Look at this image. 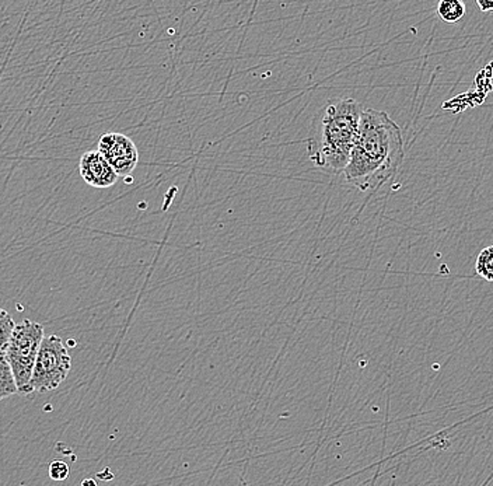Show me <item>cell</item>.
<instances>
[{
  "label": "cell",
  "mask_w": 493,
  "mask_h": 486,
  "mask_svg": "<svg viewBox=\"0 0 493 486\" xmlns=\"http://www.w3.org/2000/svg\"><path fill=\"white\" fill-rule=\"evenodd\" d=\"M82 486H97V482L94 480H84Z\"/></svg>",
  "instance_id": "13"
},
{
  "label": "cell",
  "mask_w": 493,
  "mask_h": 486,
  "mask_svg": "<svg viewBox=\"0 0 493 486\" xmlns=\"http://www.w3.org/2000/svg\"><path fill=\"white\" fill-rule=\"evenodd\" d=\"M71 369L72 357L63 341L58 335L45 336L31 377V391L43 394L55 390L65 382Z\"/></svg>",
  "instance_id": "4"
},
{
  "label": "cell",
  "mask_w": 493,
  "mask_h": 486,
  "mask_svg": "<svg viewBox=\"0 0 493 486\" xmlns=\"http://www.w3.org/2000/svg\"><path fill=\"white\" fill-rule=\"evenodd\" d=\"M439 17L449 24H456L466 15V5L461 0H441L438 5Z\"/></svg>",
  "instance_id": "8"
},
{
  "label": "cell",
  "mask_w": 493,
  "mask_h": 486,
  "mask_svg": "<svg viewBox=\"0 0 493 486\" xmlns=\"http://www.w3.org/2000/svg\"><path fill=\"white\" fill-rule=\"evenodd\" d=\"M44 338V326L40 323L23 320L22 323L15 324L5 352L12 367L15 384L19 388V394L27 395L33 393L31 377Z\"/></svg>",
  "instance_id": "3"
},
{
  "label": "cell",
  "mask_w": 493,
  "mask_h": 486,
  "mask_svg": "<svg viewBox=\"0 0 493 486\" xmlns=\"http://www.w3.org/2000/svg\"><path fill=\"white\" fill-rule=\"evenodd\" d=\"M15 323L6 310L0 307V351L6 349L10 336L14 331Z\"/></svg>",
  "instance_id": "10"
},
{
  "label": "cell",
  "mask_w": 493,
  "mask_h": 486,
  "mask_svg": "<svg viewBox=\"0 0 493 486\" xmlns=\"http://www.w3.org/2000/svg\"><path fill=\"white\" fill-rule=\"evenodd\" d=\"M79 171H81L82 179L86 184L92 188H99V190L112 187L120 179L117 172L102 158L99 151H86L82 156Z\"/></svg>",
  "instance_id": "6"
},
{
  "label": "cell",
  "mask_w": 493,
  "mask_h": 486,
  "mask_svg": "<svg viewBox=\"0 0 493 486\" xmlns=\"http://www.w3.org/2000/svg\"><path fill=\"white\" fill-rule=\"evenodd\" d=\"M477 5L482 13L493 12V0H478Z\"/></svg>",
  "instance_id": "12"
},
{
  "label": "cell",
  "mask_w": 493,
  "mask_h": 486,
  "mask_svg": "<svg viewBox=\"0 0 493 486\" xmlns=\"http://www.w3.org/2000/svg\"><path fill=\"white\" fill-rule=\"evenodd\" d=\"M97 151L114 169L118 177H130L138 166V148L132 139L123 133H104L100 138Z\"/></svg>",
  "instance_id": "5"
},
{
  "label": "cell",
  "mask_w": 493,
  "mask_h": 486,
  "mask_svg": "<svg viewBox=\"0 0 493 486\" xmlns=\"http://www.w3.org/2000/svg\"><path fill=\"white\" fill-rule=\"evenodd\" d=\"M363 107L353 99L331 100L308 138V159L328 174H343L358 139Z\"/></svg>",
  "instance_id": "2"
},
{
  "label": "cell",
  "mask_w": 493,
  "mask_h": 486,
  "mask_svg": "<svg viewBox=\"0 0 493 486\" xmlns=\"http://www.w3.org/2000/svg\"><path fill=\"white\" fill-rule=\"evenodd\" d=\"M69 465L62 460H53L50 465V478L53 481H65L69 477Z\"/></svg>",
  "instance_id": "11"
},
{
  "label": "cell",
  "mask_w": 493,
  "mask_h": 486,
  "mask_svg": "<svg viewBox=\"0 0 493 486\" xmlns=\"http://www.w3.org/2000/svg\"><path fill=\"white\" fill-rule=\"evenodd\" d=\"M404 138L389 114L373 108L363 110L358 139L343 171L345 181L361 192L384 185L404 161Z\"/></svg>",
  "instance_id": "1"
},
{
  "label": "cell",
  "mask_w": 493,
  "mask_h": 486,
  "mask_svg": "<svg viewBox=\"0 0 493 486\" xmlns=\"http://www.w3.org/2000/svg\"><path fill=\"white\" fill-rule=\"evenodd\" d=\"M14 394H19V388L15 384L6 352L0 351V401L6 400Z\"/></svg>",
  "instance_id": "7"
},
{
  "label": "cell",
  "mask_w": 493,
  "mask_h": 486,
  "mask_svg": "<svg viewBox=\"0 0 493 486\" xmlns=\"http://www.w3.org/2000/svg\"><path fill=\"white\" fill-rule=\"evenodd\" d=\"M478 277H484L488 282H493V246L482 249L475 264Z\"/></svg>",
  "instance_id": "9"
}]
</instances>
